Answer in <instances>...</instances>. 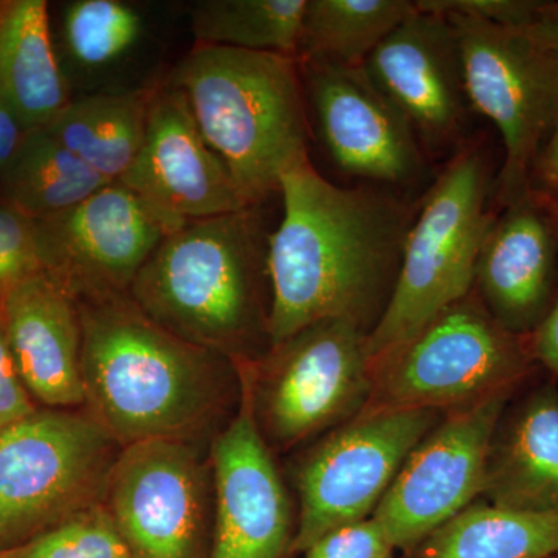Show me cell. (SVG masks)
<instances>
[{
	"instance_id": "cell-1",
	"label": "cell",
	"mask_w": 558,
	"mask_h": 558,
	"mask_svg": "<svg viewBox=\"0 0 558 558\" xmlns=\"http://www.w3.org/2000/svg\"><path fill=\"white\" fill-rule=\"evenodd\" d=\"M281 223L269 234L270 348L325 319L365 329L398 278L416 204L373 186L333 185L311 160L279 185Z\"/></svg>"
},
{
	"instance_id": "cell-2",
	"label": "cell",
	"mask_w": 558,
	"mask_h": 558,
	"mask_svg": "<svg viewBox=\"0 0 558 558\" xmlns=\"http://www.w3.org/2000/svg\"><path fill=\"white\" fill-rule=\"evenodd\" d=\"M76 304L87 413L123 449L196 435L219 405L227 357L161 329L130 293Z\"/></svg>"
},
{
	"instance_id": "cell-3",
	"label": "cell",
	"mask_w": 558,
	"mask_h": 558,
	"mask_svg": "<svg viewBox=\"0 0 558 558\" xmlns=\"http://www.w3.org/2000/svg\"><path fill=\"white\" fill-rule=\"evenodd\" d=\"M260 205L190 222L167 234L132 282L138 310L178 339L223 357L269 340L260 282L269 234Z\"/></svg>"
},
{
	"instance_id": "cell-4",
	"label": "cell",
	"mask_w": 558,
	"mask_h": 558,
	"mask_svg": "<svg viewBox=\"0 0 558 558\" xmlns=\"http://www.w3.org/2000/svg\"><path fill=\"white\" fill-rule=\"evenodd\" d=\"M167 84L185 95L202 137L250 205L279 193L282 175L311 160L306 95L293 58L196 44Z\"/></svg>"
},
{
	"instance_id": "cell-5",
	"label": "cell",
	"mask_w": 558,
	"mask_h": 558,
	"mask_svg": "<svg viewBox=\"0 0 558 558\" xmlns=\"http://www.w3.org/2000/svg\"><path fill=\"white\" fill-rule=\"evenodd\" d=\"M490 193L487 157L480 146L464 143L411 222L391 296L366 337L369 366L472 292L481 244L495 218Z\"/></svg>"
},
{
	"instance_id": "cell-6",
	"label": "cell",
	"mask_w": 558,
	"mask_h": 558,
	"mask_svg": "<svg viewBox=\"0 0 558 558\" xmlns=\"http://www.w3.org/2000/svg\"><path fill=\"white\" fill-rule=\"evenodd\" d=\"M531 336L488 314L475 290L371 365L366 410H461L513 391L532 369Z\"/></svg>"
},
{
	"instance_id": "cell-7",
	"label": "cell",
	"mask_w": 558,
	"mask_h": 558,
	"mask_svg": "<svg viewBox=\"0 0 558 558\" xmlns=\"http://www.w3.org/2000/svg\"><path fill=\"white\" fill-rule=\"evenodd\" d=\"M121 450L89 413L38 407L0 428V550L105 505Z\"/></svg>"
},
{
	"instance_id": "cell-8",
	"label": "cell",
	"mask_w": 558,
	"mask_h": 558,
	"mask_svg": "<svg viewBox=\"0 0 558 558\" xmlns=\"http://www.w3.org/2000/svg\"><path fill=\"white\" fill-rule=\"evenodd\" d=\"M446 17L457 33L470 109L501 134L505 160L495 201L508 207L531 190L532 168L557 120L558 54L515 28Z\"/></svg>"
},
{
	"instance_id": "cell-9",
	"label": "cell",
	"mask_w": 558,
	"mask_h": 558,
	"mask_svg": "<svg viewBox=\"0 0 558 558\" xmlns=\"http://www.w3.org/2000/svg\"><path fill=\"white\" fill-rule=\"evenodd\" d=\"M436 421L435 410H365L315 447L300 469V523L288 554H304L333 529L373 517Z\"/></svg>"
},
{
	"instance_id": "cell-10",
	"label": "cell",
	"mask_w": 558,
	"mask_h": 558,
	"mask_svg": "<svg viewBox=\"0 0 558 558\" xmlns=\"http://www.w3.org/2000/svg\"><path fill=\"white\" fill-rule=\"evenodd\" d=\"M105 506L131 558H209L207 470L190 440L124 447Z\"/></svg>"
},
{
	"instance_id": "cell-11",
	"label": "cell",
	"mask_w": 558,
	"mask_h": 558,
	"mask_svg": "<svg viewBox=\"0 0 558 558\" xmlns=\"http://www.w3.org/2000/svg\"><path fill=\"white\" fill-rule=\"evenodd\" d=\"M510 392L454 410L411 451L373 513L395 549L410 553L483 495L488 450Z\"/></svg>"
},
{
	"instance_id": "cell-12",
	"label": "cell",
	"mask_w": 558,
	"mask_h": 558,
	"mask_svg": "<svg viewBox=\"0 0 558 558\" xmlns=\"http://www.w3.org/2000/svg\"><path fill=\"white\" fill-rule=\"evenodd\" d=\"M366 337L357 323L325 319L271 348L263 405L278 442H299L371 398Z\"/></svg>"
},
{
	"instance_id": "cell-13",
	"label": "cell",
	"mask_w": 558,
	"mask_h": 558,
	"mask_svg": "<svg viewBox=\"0 0 558 558\" xmlns=\"http://www.w3.org/2000/svg\"><path fill=\"white\" fill-rule=\"evenodd\" d=\"M40 263L73 299L130 293L168 230L120 182L76 207L35 220Z\"/></svg>"
},
{
	"instance_id": "cell-14",
	"label": "cell",
	"mask_w": 558,
	"mask_h": 558,
	"mask_svg": "<svg viewBox=\"0 0 558 558\" xmlns=\"http://www.w3.org/2000/svg\"><path fill=\"white\" fill-rule=\"evenodd\" d=\"M119 182L168 233L196 220L253 207L226 161L202 137L185 95L167 83L160 84L150 105L142 148Z\"/></svg>"
},
{
	"instance_id": "cell-15",
	"label": "cell",
	"mask_w": 558,
	"mask_h": 558,
	"mask_svg": "<svg viewBox=\"0 0 558 558\" xmlns=\"http://www.w3.org/2000/svg\"><path fill=\"white\" fill-rule=\"evenodd\" d=\"M323 145L343 174L410 186L424 175V149L365 68L299 62Z\"/></svg>"
},
{
	"instance_id": "cell-16",
	"label": "cell",
	"mask_w": 558,
	"mask_h": 558,
	"mask_svg": "<svg viewBox=\"0 0 558 558\" xmlns=\"http://www.w3.org/2000/svg\"><path fill=\"white\" fill-rule=\"evenodd\" d=\"M241 405L213 442L215 523L209 558H282L290 508L256 421L255 369L238 360Z\"/></svg>"
},
{
	"instance_id": "cell-17",
	"label": "cell",
	"mask_w": 558,
	"mask_h": 558,
	"mask_svg": "<svg viewBox=\"0 0 558 558\" xmlns=\"http://www.w3.org/2000/svg\"><path fill=\"white\" fill-rule=\"evenodd\" d=\"M416 5V3H414ZM428 153L461 148L470 109L457 33L446 16L411 14L363 64Z\"/></svg>"
},
{
	"instance_id": "cell-18",
	"label": "cell",
	"mask_w": 558,
	"mask_h": 558,
	"mask_svg": "<svg viewBox=\"0 0 558 558\" xmlns=\"http://www.w3.org/2000/svg\"><path fill=\"white\" fill-rule=\"evenodd\" d=\"M557 278L558 204L529 190L492 220L473 290L502 328L531 336L557 299Z\"/></svg>"
},
{
	"instance_id": "cell-19",
	"label": "cell",
	"mask_w": 558,
	"mask_h": 558,
	"mask_svg": "<svg viewBox=\"0 0 558 558\" xmlns=\"http://www.w3.org/2000/svg\"><path fill=\"white\" fill-rule=\"evenodd\" d=\"M7 339L28 395L43 409L86 403L78 304L46 271L0 296Z\"/></svg>"
},
{
	"instance_id": "cell-20",
	"label": "cell",
	"mask_w": 558,
	"mask_h": 558,
	"mask_svg": "<svg viewBox=\"0 0 558 558\" xmlns=\"http://www.w3.org/2000/svg\"><path fill=\"white\" fill-rule=\"evenodd\" d=\"M483 495L498 508L558 509L557 381L534 389L498 424L488 450Z\"/></svg>"
},
{
	"instance_id": "cell-21",
	"label": "cell",
	"mask_w": 558,
	"mask_h": 558,
	"mask_svg": "<svg viewBox=\"0 0 558 558\" xmlns=\"http://www.w3.org/2000/svg\"><path fill=\"white\" fill-rule=\"evenodd\" d=\"M0 100L27 131L46 128L72 101L44 0L0 2Z\"/></svg>"
},
{
	"instance_id": "cell-22",
	"label": "cell",
	"mask_w": 558,
	"mask_h": 558,
	"mask_svg": "<svg viewBox=\"0 0 558 558\" xmlns=\"http://www.w3.org/2000/svg\"><path fill=\"white\" fill-rule=\"evenodd\" d=\"M160 84L72 100L46 130L108 182H119L145 138L150 105Z\"/></svg>"
},
{
	"instance_id": "cell-23",
	"label": "cell",
	"mask_w": 558,
	"mask_h": 558,
	"mask_svg": "<svg viewBox=\"0 0 558 558\" xmlns=\"http://www.w3.org/2000/svg\"><path fill=\"white\" fill-rule=\"evenodd\" d=\"M558 509L527 512L475 502L410 550V558H554Z\"/></svg>"
},
{
	"instance_id": "cell-24",
	"label": "cell",
	"mask_w": 558,
	"mask_h": 558,
	"mask_svg": "<svg viewBox=\"0 0 558 558\" xmlns=\"http://www.w3.org/2000/svg\"><path fill=\"white\" fill-rule=\"evenodd\" d=\"M109 183L40 128L27 131L0 174V201L43 220L76 207Z\"/></svg>"
},
{
	"instance_id": "cell-25",
	"label": "cell",
	"mask_w": 558,
	"mask_h": 558,
	"mask_svg": "<svg viewBox=\"0 0 558 558\" xmlns=\"http://www.w3.org/2000/svg\"><path fill=\"white\" fill-rule=\"evenodd\" d=\"M414 13L413 0H307L296 61L362 68Z\"/></svg>"
},
{
	"instance_id": "cell-26",
	"label": "cell",
	"mask_w": 558,
	"mask_h": 558,
	"mask_svg": "<svg viewBox=\"0 0 558 558\" xmlns=\"http://www.w3.org/2000/svg\"><path fill=\"white\" fill-rule=\"evenodd\" d=\"M307 0H201L191 9L197 46L299 58Z\"/></svg>"
},
{
	"instance_id": "cell-27",
	"label": "cell",
	"mask_w": 558,
	"mask_h": 558,
	"mask_svg": "<svg viewBox=\"0 0 558 558\" xmlns=\"http://www.w3.org/2000/svg\"><path fill=\"white\" fill-rule=\"evenodd\" d=\"M137 11L119 0H78L64 14V35L72 57L100 68L119 60L142 35Z\"/></svg>"
},
{
	"instance_id": "cell-28",
	"label": "cell",
	"mask_w": 558,
	"mask_h": 558,
	"mask_svg": "<svg viewBox=\"0 0 558 558\" xmlns=\"http://www.w3.org/2000/svg\"><path fill=\"white\" fill-rule=\"evenodd\" d=\"M0 558H131L105 505L95 506L36 535L24 545L0 550Z\"/></svg>"
},
{
	"instance_id": "cell-29",
	"label": "cell",
	"mask_w": 558,
	"mask_h": 558,
	"mask_svg": "<svg viewBox=\"0 0 558 558\" xmlns=\"http://www.w3.org/2000/svg\"><path fill=\"white\" fill-rule=\"evenodd\" d=\"M40 271L35 220L0 201V296Z\"/></svg>"
},
{
	"instance_id": "cell-30",
	"label": "cell",
	"mask_w": 558,
	"mask_h": 558,
	"mask_svg": "<svg viewBox=\"0 0 558 558\" xmlns=\"http://www.w3.org/2000/svg\"><path fill=\"white\" fill-rule=\"evenodd\" d=\"M392 550L395 546L379 521L369 517L323 535L304 553V558H392Z\"/></svg>"
},
{
	"instance_id": "cell-31",
	"label": "cell",
	"mask_w": 558,
	"mask_h": 558,
	"mask_svg": "<svg viewBox=\"0 0 558 558\" xmlns=\"http://www.w3.org/2000/svg\"><path fill=\"white\" fill-rule=\"evenodd\" d=\"M542 0H416L422 13L465 16L487 21L499 27L526 31Z\"/></svg>"
},
{
	"instance_id": "cell-32",
	"label": "cell",
	"mask_w": 558,
	"mask_h": 558,
	"mask_svg": "<svg viewBox=\"0 0 558 558\" xmlns=\"http://www.w3.org/2000/svg\"><path fill=\"white\" fill-rule=\"evenodd\" d=\"M36 409L35 400L17 373L0 310V428L27 417Z\"/></svg>"
},
{
	"instance_id": "cell-33",
	"label": "cell",
	"mask_w": 558,
	"mask_h": 558,
	"mask_svg": "<svg viewBox=\"0 0 558 558\" xmlns=\"http://www.w3.org/2000/svg\"><path fill=\"white\" fill-rule=\"evenodd\" d=\"M531 349L535 362L545 366L558 380V293L548 315L531 333Z\"/></svg>"
},
{
	"instance_id": "cell-34",
	"label": "cell",
	"mask_w": 558,
	"mask_h": 558,
	"mask_svg": "<svg viewBox=\"0 0 558 558\" xmlns=\"http://www.w3.org/2000/svg\"><path fill=\"white\" fill-rule=\"evenodd\" d=\"M529 189L539 194L558 197V116L545 146L539 150L534 168H532Z\"/></svg>"
},
{
	"instance_id": "cell-35",
	"label": "cell",
	"mask_w": 558,
	"mask_h": 558,
	"mask_svg": "<svg viewBox=\"0 0 558 558\" xmlns=\"http://www.w3.org/2000/svg\"><path fill=\"white\" fill-rule=\"evenodd\" d=\"M523 32L543 49L558 54V0H542L534 20Z\"/></svg>"
},
{
	"instance_id": "cell-36",
	"label": "cell",
	"mask_w": 558,
	"mask_h": 558,
	"mask_svg": "<svg viewBox=\"0 0 558 558\" xmlns=\"http://www.w3.org/2000/svg\"><path fill=\"white\" fill-rule=\"evenodd\" d=\"M27 130L22 126L13 110L0 100V174L9 167L16 150L20 149Z\"/></svg>"
},
{
	"instance_id": "cell-37",
	"label": "cell",
	"mask_w": 558,
	"mask_h": 558,
	"mask_svg": "<svg viewBox=\"0 0 558 558\" xmlns=\"http://www.w3.org/2000/svg\"><path fill=\"white\" fill-rule=\"evenodd\" d=\"M557 204H558V197H556Z\"/></svg>"
},
{
	"instance_id": "cell-38",
	"label": "cell",
	"mask_w": 558,
	"mask_h": 558,
	"mask_svg": "<svg viewBox=\"0 0 558 558\" xmlns=\"http://www.w3.org/2000/svg\"><path fill=\"white\" fill-rule=\"evenodd\" d=\"M554 558H558V556L554 557Z\"/></svg>"
}]
</instances>
